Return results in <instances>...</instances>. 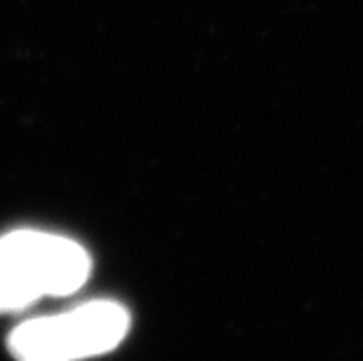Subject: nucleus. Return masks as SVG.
I'll return each instance as SVG.
<instances>
[{"instance_id": "f257e3e1", "label": "nucleus", "mask_w": 363, "mask_h": 361, "mask_svg": "<svg viewBox=\"0 0 363 361\" xmlns=\"http://www.w3.org/2000/svg\"><path fill=\"white\" fill-rule=\"evenodd\" d=\"M89 270V253L68 237L38 230L0 237V312L24 310L45 296L75 294Z\"/></svg>"}, {"instance_id": "f03ea898", "label": "nucleus", "mask_w": 363, "mask_h": 361, "mask_svg": "<svg viewBox=\"0 0 363 361\" xmlns=\"http://www.w3.org/2000/svg\"><path fill=\"white\" fill-rule=\"evenodd\" d=\"M129 331V312L118 303L96 301L57 317L19 324L10 335L17 361H80L115 350Z\"/></svg>"}]
</instances>
